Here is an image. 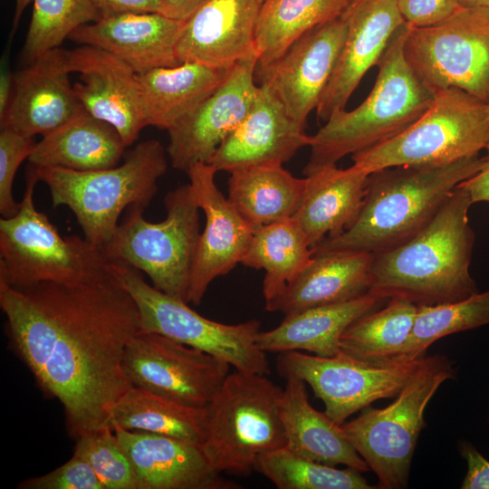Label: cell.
Listing matches in <instances>:
<instances>
[{
  "label": "cell",
  "mask_w": 489,
  "mask_h": 489,
  "mask_svg": "<svg viewBox=\"0 0 489 489\" xmlns=\"http://www.w3.org/2000/svg\"><path fill=\"white\" fill-rule=\"evenodd\" d=\"M282 392L266 375L235 369L225 377L207 406L201 445L216 472L249 475L261 455L285 446Z\"/></svg>",
  "instance_id": "obj_6"
},
{
  "label": "cell",
  "mask_w": 489,
  "mask_h": 489,
  "mask_svg": "<svg viewBox=\"0 0 489 489\" xmlns=\"http://www.w3.org/2000/svg\"><path fill=\"white\" fill-rule=\"evenodd\" d=\"M472 205L458 185L416 235L374 254L369 291L417 305L456 302L478 292L469 271L475 240L468 218Z\"/></svg>",
  "instance_id": "obj_2"
},
{
  "label": "cell",
  "mask_w": 489,
  "mask_h": 489,
  "mask_svg": "<svg viewBox=\"0 0 489 489\" xmlns=\"http://www.w3.org/2000/svg\"><path fill=\"white\" fill-rule=\"evenodd\" d=\"M261 3L264 1V0H259Z\"/></svg>",
  "instance_id": "obj_48"
},
{
  "label": "cell",
  "mask_w": 489,
  "mask_h": 489,
  "mask_svg": "<svg viewBox=\"0 0 489 489\" xmlns=\"http://www.w3.org/2000/svg\"><path fill=\"white\" fill-rule=\"evenodd\" d=\"M487 324L489 290L456 302L417 305L410 335L397 359H421L429 346L439 339Z\"/></svg>",
  "instance_id": "obj_36"
},
{
  "label": "cell",
  "mask_w": 489,
  "mask_h": 489,
  "mask_svg": "<svg viewBox=\"0 0 489 489\" xmlns=\"http://www.w3.org/2000/svg\"><path fill=\"white\" fill-rule=\"evenodd\" d=\"M216 170L197 163L187 173L193 197L206 217L195 252L187 302L201 303L210 283L241 264L254 229L238 213L216 183Z\"/></svg>",
  "instance_id": "obj_17"
},
{
  "label": "cell",
  "mask_w": 489,
  "mask_h": 489,
  "mask_svg": "<svg viewBox=\"0 0 489 489\" xmlns=\"http://www.w3.org/2000/svg\"><path fill=\"white\" fill-rule=\"evenodd\" d=\"M487 154L484 157L480 169L472 177L459 184L469 194L474 203H489V145L486 147Z\"/></svg>",
  "instance_id": "obj_45"
},
{
  "label": "cell",
  "mask_w": 489,
  "mask_h": 489,
  "mask_svg": "<svg viewBox=\"0 0 489 489\" xmlns=\"http://www.w3.org/2000/svg\"><path fill=\"white\" fill-rule=\"evenodd\" d=\"M460 2L465 7L489 6V0H460Z\"/></svg>",
  "instance_id": "obj_47"
},
{
  "label": "cell",
  "mask_w": 489,
  "mask_h": 489,
  "mask_svg": "<svg viewBox=\"0 0 489 489\" xmlns=\"http://www.w3.org/2000/svg\"><path fill=\"white\" fill-rule=\"evenodd\" d=\"M110 270L128 290L139 309L141 331L154 332L203 350L236 370L268 375L266 352L257 344L261 323L249 320L225 324L209 320L183 300L149 285L141 272L120 262Z\"/></svg>",
  "instance_id": "obj_11"
},
{
  "label": "cell",
  "mask_w": 489,
  "mask_h": 489,
  "mask_svg": "<svg viewBox=\"0 0 489 489\" xmlns=\"http://www.w3.org/2000/svg\"><path fill=\"white\" fill-rule=\"evenodd\" d=\"M342 17L346 34L336 67L316 109L326 121L346 104L366 72L377 66L398 30L405 24L396 0H350Z\"/></svg>",
  "instance_id": "obj_18"
},
{
  "label": "cell",
  "mask_w": 489,
  "mask_h": 489,
  "mask_svg": "<svg viewBox=\"0 0 489 489\" xmlns=\"http://www.w3.org/2000/svg\"><path fill=\"white\" fill-rule=\"evenodd\" d=\"M124 372L132 386L196 408H206L230 365L166 336L139 331L129 342Z\"/></svg>",
  "instance_id": "obj_14"
},
{
  "label": "cell",
  "mask_w": 489,
  "mask_h": 489,
  "mask_svg": "<svg viewBox=\"0 0 489 489\" xmlns=\"http://www.w3.org/2000/svg\"><path fill=\"white\" fill-rule=\"evenodd\" d=\"M421 360L370 361L340 350L331 357L287 351L280 353L276 367L283 378H297L308 384L323 402L324 413L341 426L374 401L395 398Z\"/></svg>",
  "instance_id": "obj_13"
},
{
  "label": "cell",
  "mask_w": 489,
  "mask_h": 489,
  "mask_svg": "<svg viewBox=\"0 0 489 489\" xmlns=\"http://www.w3.org/2000/svg\"><path fill=\"white\" fill-rule=\"evenodd\" d=\"M20 489H105L90 464L73 454L53 471L19 483Z\"/></svg>",
  "instance_id": "obj_41"
},
{
  "label": "cell",
  "mask_w": 489,
  "mask_h": 489,
  "mask_svg": "<svg viewBox=\"0 0 489 489\" xmlns=\"http://www.w3.org/2000/svg\"><path fill=\"white\" fill-rule=\"evenodd\" d=\"M489 145V102L456 88L436 91L428 109L396 137L351 155L370 174L393 167H440Z\"/></svg>",
  "instance_id": "obj_8"
},
{
  "label": "cell",
  "mask_w": 489,
  "mask_h": 489,
  "mask_svg": "<svg viewBox=\"0 0 489 489\" xmlns=\"http://www.w3.org/2000/svg\"><path fill=\"white\" fill-rule=\"evenodd\" d=\"M260 5L259 0H206L183 21L176 46L178 63L228 71L257 57L254 31Z\"/></svg>",
  "instance_id": "obj_21"
},
{
  "label": "cell",
  "mask_w": 489,
  "mask_h": 489,
  "mask_svg": "<svg viewBox=\"0 0 489 489\" xmlns=\"http://www.w3.org/2000/svg\"><path fill=\"white\" fill-rule=\"evenodd\" d=\"M305 190L306 177H295L283 166H253L230 173L227 198L255 230L292 218Z\"/></svg>",
  "instance_id": "obj_31"
},
{
  "label": "cell",
  "mask_w": 489,
  "mask_h": 489,
  "mask_svg": "<svg viewBox=\"0 0 489 489\" xmlns=\"http://www.w3.org/2000/svg\"><path fill=\"white\" fill-rule=\"evenodd\" d=\"M100 19L92 0H34L23 62L28 64L45 52L60 47L76 28Z\"/></svg>",
  "instance_id": "obj_38"
},
{
  "label": "cell",
  "mask_w": 489,
  "mask_h": 489,
  "mask_svg": "<svg viewBox=\"0 0 489 489\" xmlns=\"http://www.w3.org/2000/svg\"><path fill=\"white\" fill-rule=\"evenodd\" d=\"M403 50L435 91L456 88L489 102V6H463L430 27L408 26Z\"/></svg>",
  "instance_id": "obj_12"
},
{
  "label": "cell",
  "mask_w": 489,
  "mask_h": 489,
  "mask_svg": "<svg viewBox=\"0 0 489 489\" xmlns=\"http://www.w3.org/2000/svg\"><path fill=\"white\" fill-rule=\"evenodd\" d=\"M19 211L0 219V283L26 287L39 283H71L107 272L110 261L101 246L85 237L62 236L39 212L34 191L39 181L29 164Z\"/></svg>",
  "instance_id": "obj_7"
},
{
  "label": "cell",
  "mask_w": 489,
  "mask_h": 489,
  "mask_svg": "<svg viewBox=\"0 0 489 489\" xmlns=\"http://www.w3.org/2000/svg\"><path fill=\"white\" fill-rule=\"evenodd\" d=\"M479 155L440 167H393L369 175L361 209L340 235L312 248L378 254L412 238L435 216L451 192L482 167Z\"/></svg>",
  "instance_id": "obj_3"
},
{
  "label": "cell",
  "mask_w": 489,
  "mask_h": 489,
  "mask_svg": "<svg viewBox=\"0 0 489 489\" xmlns=\"http://www.w3.org/2000/svg\"><path fill=\"white\" fill-rule=\"evenodd\" d=\"M459 450L467 464L461 488L489 489V461L469 442H461Z\"/></svg>",
  "instance_id": "obj_43"
},
{
  "label": "cell",
  "mask_w": 489,
  "mask_h": 489,
  "mask_svg": "<svg viewBox=\"0 0 489 489\" xmlns=\"http://www.w3.org/2000/svg\"><path fill=\"white\" fill-rule=\"evenodd\" d=\"M126 148L112 125L84 110L43 136L28 160L37 168L98 170L117 166Z\"/></svg>",
  "instance_id": "obj_29"
},
{
  "label": "cell",
  "mask_w": 489,
  "mask_h": 489,
  "mask_svg": "<svg viewBox=\"0 0 489 489\" xmlns=\"http://www.w3.org/2000/svg\"><path fill=\"white\" fill-rule=\"evenodd\" d=\"M255 471L278 489H371L361 472L302 457L286 446L261 455Z\"/></svg>",
  "instance_id": "obj_37"
},
{
  "label": "cell",
  "mask_w": 489,
  "mask_h": 489,
  "mask_svg": "<svg viewBox=\"0 0 489 489\" xmlns=\"http://www.w3.org/2000/svg\"><path fill=\"white\" fill-rule=\"evenodd\" d=\"M167 156L159 140L148 139L128 151L122 164L109 168L76 171L34 167L39 181L49 187L53 206H68L84 237L102 246L116 231L125 208L148 206L167 171Z\"/></svg>",
  "instance_id": "obj_5"
},
{
  "label": "cell",
  "mask_w": 489,
  "mask_h": 489,
  "mask_svg": "<svg viewBox=\"0 0 489 489\" xmlns=\"http://www.w3.org/2000/svg\"><path fill=\"white\" fill-rule=\"evenodd\" d=\"M369 175L354 165L339 168L335 164L305 176V194L292 219L312 248L352 225L363 205Z\"/></svg>",
  "instance_id": "obj_25"
},
{
  "label": "cell",
  "mask_w": 489,
  "mask_h": 489,
  "mask_svg": "<svg viewBox=\"0 0 489 489\" xmlns=\"http://www.w3.org/2000/svg\"><path fill=\"white\" fill-rule=\"evenodd\" d=\"M71 73L67 50L57 47L34 59L14 75L12 97L1 128L44 136L84 110Z\"/></svg>",
  "instance_id": "obj_20"
},
{
  "label": "cell",
  "mask_w": 489,
  "mask_h": 489,
  "mask_svg": "<svg viewBox=\"0 0 489 489\" xmlns=\"http://www.w3.org/2000/svg\"><path fill=\"white\" fill-rule=\"evenodd\" d=\"M129 460L137 489H237L209 464L201 445L144 431L112 427Z\"/></svg>",
  "instance_id": "obj_22"
},
{
  "label": "cell",
  "mask_w": 489,
  "mask_h": 489,
  "mask_svg": "<svg viewBox=\"0 0 489 489\" xmlns=\"http://www.w3.org/2000/svg\"><path fill=\"white\" fill-rule=\"evenodd\" d=\"M37 142L8 128L0 131V213L2 217L17 214L21 202L13 195L15 173L24 159H28Z\"/></svg>",
  "instance_id": "obj_40"
},
{
  "label": "cell",
  "mask_w": 489,
  "mask_h": 489,
  "mask_svg": "<svg viewBox=\"0 0 489 489\" xmlns=\"http://www.w3.org/2000/svg\"><path fill=\"white\" fill-rule=\"evenodd\" d=\"M0 307L12 348L63 407L69 434L77 439L110 426L132 386L123 369L126 348L141 331L137 304L110 268L71 283H0Z\"/></svg>",
  "instance_id": "obj_1"
},
{
  "label": "cell",
  "mask_w": 489,
  "mask_h": 489,
  "mask_svg": "<svg viewBox=\"0 0 489 489\" xmlns=\"http://www.w3.org/2000/svg\"><path fill=\"white\" fill-rule=\"evenodd\" d=\"M305 384L300 379L287 378L282 392L280 413L285 446L316 462L334 466L344 465L360 472L369 470L341 426L310 404Z\"/></svg>",
  "instance_id": "obj_28"
},
{
  "label": "cell",
  "mask_w": 489,
  "mask_h": 489,
  "mask_svg": "<svg viewBox=\"0 0 489 489\" xmlns=\"http://www.w3.org/2000/svg\"><path fill=\"white\" fill-rule=\"evenodd\" d=\"M346 34L342 15L308 31L274 62L255 70L289 116L305 127L330 82Z\"/></svg>",
  "instance_id": "obj_15"
},
{
  "label": "cell",
  "mask_w": 489,
  "mask_h": 489,
  "mask_svg": "<svg viewBox=\"0 0 489 489\" xmlns=\"http://www.w3.org/2000/svg\"><path fill=\"white\" fill-rule=\"evenodd\" d=\"M229 71L183 62L137 73L147 126L171 129L206 99Z\"/></svg>",
  "instance_id": "obj_30"
},
{
  "label": "cell",
  "mask_w": 489,
  "mask_h": 489,
  "mask_svg": "<svg viewBox=\"0 0 489 489\" xmlns=\"http://www.w3.org/2000/svg\"><path fill=\"white\" fill-rule=\"evenodd\" d=\"M183 21L160 13H125L85 24L68 39L111 53L139 74L179 64L176 46Z\"/></svg>",
  "instance_id": "obj_24"
},
{
  "label": "cell",
  "mask_w": 489,
  "mask_h": 489,
  "mask_svg": "<svg viewBox=\"0 0 489 489\" xmlns=\"http://www.w3.org/2000/svg\"><path fill=\"white\" fill-rule=\"evenodd\" d=\"M256 66L257 57L235 64L206 99L168 130L167 153L174 168L187 173L197 163H208L243 122L259 91Z\"/></svg>",
  "instance_id": "obj_16"
},
{
  "label": "cell",
  "mask_w": 489,
  "mask_h": 489,
  "mask_svg": "<svg viewBox=\"0 0 489 489\" xmlns=\"http://www.w3.org/2000/svg\"><path fill=\"white\" fill-rule=\"evenodd\" d=\"M206 0H159L162 14L177 19H187L197 8Z\"/></svg>",
  "instance_id": "obj_46"
},
{
  "label": "cell",
  "mask_w": 489,
  "mask_h": 489,
  "mask_svg": "<svg viewBox=\"0 0 489 489\" xmlns=\"http://www.w3.org/2000/svg\"><path fill=\"white\" fill-rule=\"evenodd\" d=\"M259 85L254 103L243 122L222 142L208 161L217 172L253 166H283L311 136L292 120L281 101Z\"/></svg>",
  "instance_id": "obj_23"
},
{
  "label": "cell",
  "mask_w": 489,
  "mask_h": 489,
  "mask_svg": "<svg viewBox=\"0 0 489 489\" xmlns=\"http://www.w3.org/2000/svg\"><path fill=\"white\" fill-rule=\"evenodd\" d=\"M452 361L444 355L425 356L395 400L383 408L367 407L341 425L355 450L379 480V487L408 485L411 462L425 409L438 388L454 378Z\"/></svg>",
  "instance_id": "obj_9"
},
{
  "label": "cell",
  "mask_w": 489,
  "mask_h": 489,
  "mask_svg": "<svg viewBox=\"0 0 489 489\" xmlns=\"http://www.w3.org/2000/svg\"><path fill=\"white\" fill-rule=\"evenodd\" d=\"M417 305L403 297L389 298L385 307L354 321L341 334L340 350L359 360L397 359L407 342Z\"/></svg>",
  "instance_id": "obj_35"
},
{
  "label": "cell",
  "mask_w": 489,
  "mask_h": 489,
  "mask_svg": "<svg viewBox=\"0 0 489 489\" xmlns=\"http://www.w3.org/2000/svg\"><path fill=\"white\" fill-rule=\"evenodd\" d=\"M385 300L383 296L369 291L350 301L284 315L277 327L260 331L257 344L264 352L307 350L318 356H334L340 350L343 331Z\"/></svg>",
  "instance_id": "obj_27"
},
{
  "label": "cell",
  "mask_w": 489,
  "mask_h": 489,
  "mask_svg": "<svg viewBox=\"0 0 489 489\" xmlns=\"http://www.w3.org/2000/svg\"><path fill=\"white\" fill-rule=\"evenodd\" d=\"M405 24L413 28L430 27L450 18L463 7L460 0H396Z\"/></svg>",
  "instance_id": "obj_42"
},
{
  "label": "cell",
  "mask_w": 489,
  "mask_h": 489,
  "mask_svg": "<svg viewBox=\"0 0 489 489\" xmlns=\"http://www.w3.org/2000/svg\"><path fill=\"white\" fill-rule=\"evenodd\" d=\"M101 18L125 13H160L159 0H92Z\"/></svg>",
  "instance_id": "obj_44"
},
{
  "label": "cell",
  "mask_w": 489,
  "mask_h": 489,
  "mask_svg": "<svg viewBox=\"0 0 489 489\" xmlns=\"http://www.w3.org/2000/svg\"><path fill=\"white\" fill-rule=\"evenodd\" d=\"M164 206L167 216L158 223L143 217L145 207L129 206L101 247L110 262H120L146 273L154 287L187 302L192 263L200 235L199 207L189 184L168 192Z\"/></svg>",
  "instance_id": "obj_10"
},
{
  "label": "cell",
  "mask_w": 489,
  "mask_h": 489,
  "mask_svg": "<svg viewBox=\"0 0 489 489\" xmlns=\"http://www.w3.org/2000/svg\"><path fill=\"white\" fill-rule=\"evenodd\" d=\"M207 422V407L186 406L131 386L115 404L110 426L169 436L202 445Z\"/></svg>",
  "instance_id": "obj_34"
},
{
  "label": "cell",
  "mask_w": 489,
  "mask_h": 489,
  "mask_svg": "<svg viewBox=\"0 0 489 489\" xmlns=\"http://www.w3.org/2000/svg\"><path fill=\"white\" fill-rule=\"evenodd\" d=\"M73 454L90 464L105 489H137L131 464L110 426L77 438Z\"/></svg>",
  "instance_id": "obj_39"
},
{
  "label": "cell",
  "mask_w": 489,
  "mask_h": 489,
  "mask_svg": "<svg viewBox=\"0 0 489 489\" xmlns=\"http://www.w3.org/2000/svg\"><path fill=\"white\" fill-rule=\"evenodd\" d=\"M67 58L71 72L80 74L81 82L72 85L84 110L112 125L127 147L133 144L147 126L138 74L113 54L89 45L67 50Z\"/></svg>",
  "instance_id": "obj_19"
},
{
  "label": "cell",
  "mask_w": 489,
  "mask_h": 489,
  "mask_svg": "<svg viewBox=\"0 0 489 489\" xmlns=\"http://www.w3.org/2000/svg\"><path fill=\"white\" fill-rule=\"evenodd\" d=\"M350 0H264L254 31L257 67L278 59L314 27L342 15Z\"/></svg>",
  "instance_id": "obj_33"
},
{
  "label": "cell",
  "mask_w": 489,
  "mask_h": 489,
  "mask_svg": "<svg viewBox=\"0 0 489 489\" xmlns=\"http://www.w3.org/2000/svg\"><path fill=\"white\" fill-rule=\"evenodd\" d=\"M373 254L333 252L312 255V261L269 306L284 315L312 307L339 303L365 294L370 288Z\"/></svg>",
  "instance_id": "obj_26"
},
{
  "label": "cell",
  "mask_w": 489,
  "mask_h": 489,
  "mask_svg": "<svg viewBox=\"0 0 489 489\" xmlns=\"http://www.w3.org/2000/svg\"><path fill=\"white\" fill-rule=\"evenodd\" d=\"M407 31L405 24L392 37L363 102L352 110L334 112L311 136L305 176L396 137L428 109L436 91L418 77L404 55Z\"/></svg>",
  "instance_id": "obj_4"
},
{
  "label": "cell",
  "mask_w": 489,
  "mask_h": 489,
  "mask_svg": "<svg viewBox=\"0 0 489 489\" xmlns=\"http://www.w3.org/2000/svg\"><path fill=\"white\" fill-rule=\"evenodd\" d=\"M312 258L310 242L292 219L254 230L241 264L265 272V307L279 299Z\"/></svg>",
  "instance_id": "obj_32"
}]
</instances>
